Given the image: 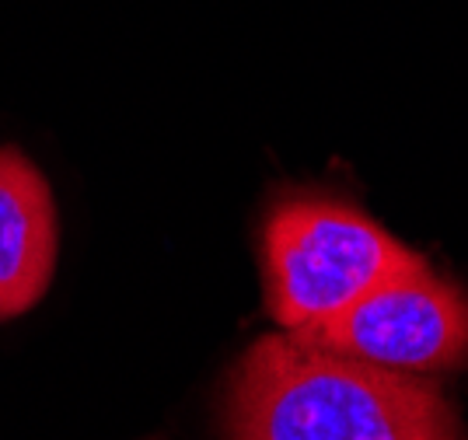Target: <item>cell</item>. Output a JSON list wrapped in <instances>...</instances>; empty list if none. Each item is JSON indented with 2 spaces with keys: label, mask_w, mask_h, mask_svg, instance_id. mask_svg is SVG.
<instances>
[{
  "label": "cell",
  "mask_w": 468,
  "mask_h": 440,
  "mask_svg": "<svg viewBox=\"0 0 468 440\" xmlns=\"http://www.w3.org/2000/svg\"><path fill=\"white\" fill-rule=\"evenodd\" d=\"M57 269V207L42 172L0 147V322L39 305Z\"/></svg>",
  "instance_id": "cell-4"
},
{
  "label": "cell",
  "mask_w": 468,
  "mask_h": 440,
  "mask_svg": "<svg viewBox=\"0 0 468 440\" xmlns=\"http://www.w3.org/2000/svg\"><path fill=\"white\" fill-rule=\"evenodd\" d=\"M301 339L364 364L427 378L468 360V297L420 259Z\"/></svg>",
  "instance_id": "cell-3"
},
{
  "label": "cell",
  "mask_w": 468,
  "mask_h": 440,
  "mask_svg": "<svg viewBox=\"0 0 468 440\" xmlns=\"http://www.w3.org/2000/svg\"><path fill=\"white\" fill-rule=\"evenodd\" d=\"M423 255L346 203L291 196L262 228L266 305L283 332H314Z\"/></svg>",
  "instance_id": "cell-2"
},
{
  "label": "cell",
  "mask_w": 468,
  "mask_h": 440,
  "mask_svg": "<svg viewBox=\"0 0 468 440\" xmlns=\"http://www.w3.org/2000/svg\"><path fill=\"white\" fill-rule=\"evenodd\" d=\"M224 423L231 440H465L441 384L293 332L245 349L228 384Z\"/></svg>",
  "instance_id": "cell-1"
}]
</instances>
